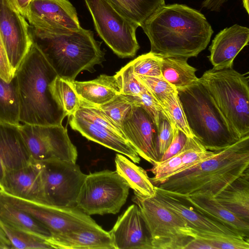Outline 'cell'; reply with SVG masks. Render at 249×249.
Here are the masks:
<instances>
[{
  "label": "cell",
  "mask_w": 249,
  "mask_h": 249,
  "mask_svg": "<svg viewBox=\"0 0 249 249\" xmlns=\"http://www.w3.org/2000/svg\"><path fill=\"white\" fill-rule=\"evenodd\" d=\"M141 27L150 41V52L161 57H196L213 33L202 14L179 4H165Z\"/></svg>",
  "instance_id": "1"
},
{
  "label": "cell",
  "mask_w": 249,
  "mask_h": 249,
  "mask_svg": "<svg viewBox=\"0 0 249 249\" xmlns=\"http://www.w3.org/2000/svg\"><path fill=\"white\" fill-rule=\"evenodd\" d=\"M15 75L20 122L37 125H62L67 115L50 89L58 75L33 42Z\"/></svg>",
  "instance_id": "2"
},
{
  "label": "cell",
  "mask_w": 249,
  "mask_h": 249,
  "mask_svg": "<svg viewBox=\"0 0 249 249\" xmlns=\"http://www.w3.org/2000/svg\"><path fill=\"white\" fill-rule=\"evenodd\" d=\"M249 169V135L156 187L175 196L210 192L214 196Z\"/></svg>",
  "instance_id": "3"
},
{
  "label": "cell",
  "mask_w": 249,
  "mask_h": 249,
  "mask_svg": "<svg viewBox=\"0 0 249 249\" xmlns=\"http://www.w3.org/2000/svg\"><path fill=\"white\" fill-rule=\"evenodd\" d=\"M29 33L58 76L69 82L75 81L82 71H91L104 60V53L89 30L81 27L67 33H54L30 25Z\"/></svg>",
  "instance_id": "4"
},
{
  "label": "cell",
  "mask_w": 249,
  "mask_h": 249,
  "mask_svg": "<svg viewBox=\"0 0 249 249\" xmlns=\"http://www.w3.org/2000/svg\"><path fill=\"white\" fill-rule=\"evenodd\" d=\"M177 90L192 133L207 150L218 152L240 139L199 81Z\"/></svg>",
  "instance_id": "5"
},
{
  "label": "cell",
  "mask_w": 249,
  "mask_h": 249,
  "mask_svg": "<svg viewBox=\"0 0 249 249\" xmlns=\"http://www.w3.org/2000/svg\"><path fill=\"white\" fill-rule=\"evenodd\" d=\"M234 133L249 135L248 76L232 68L205 71L198 78Z\"/></svg>",
  "instance_id": "6"
},
{
  "label": "cell",
  "mask_w": 249,
  "mask_h": 249,
  "mask_svg": "<svg viewBox=\"0 0 249 249\" xmlns=\"http://www.w3.org/2000/svg\"><path fill=\"white\" fill-rule=\"evenodd\" d=\"M132 200L140 210L152 249H184L193 238L189 236L191 227L187 223L155 197L134 193Z\"/></svg>",
  "instance_id": "7"
},
{
  "label": "cell",
  "mask_w": 249,
  "mask_h": 249,
  "mask_svg": "<svg viewBox=\"0 0 249 249\" xmlns=\"http://www.w3.org/2000/svg\"><path fill=\"white\" fill-rule=\"evenodd\" d=\"M129 188L116 171L90 173L82 184L76 207L89 215L116 214L125 204Z\"/></svg>",
  "instance_id": "8"
},
{
  "label": "cell",
  "mask_w": 249,
  "mask_h": 249,
  "mask_svg": "<svg viewBox=\"0 0 249 249\" xmlns=\"http://www.w3.org/2000/svg\"><path fill=\"white\" fill-rule=\"evenodd\" d=\"M95 29L118 56H134L140 46L136 32L138 24L116 9L108 0H85Z\"/></svg>",
  "instance_id": "9"
},
{
  "label": "cell",
  "mask_w": 249,
  "mask_h": 249,
  "mask_svg": "<svg viewBox=\"0 0 249 249\" xmlns=\"http://www.w3.org/2000/svg\"><path fill=\"white\" fill-rule=\"evenodd\" d=\"M1 195L9 203L39 221L51 235L82 229H102L90 215L77 207H60L26 200L9 195Z\"/></svg>",
  "instance_id": "10"
},
{
  "label": "cell",
  "mask_w": 249,
  "mask_h": 249,
  "mask_svg": "<svg viewBox=\"0 0 249 249\" xmlns=\"http://www.w3.org/2000/svg\"><path fill=\"white\" fill-rule=\"evenodd\" d=\"M18 128L33 160H60L76 162L77 148L62 124L37 125L24 124Z\"/></svg>",
  "instance_id": "11"
},
{
  "label": "cell",
  "mask_w": 249,
  "mask_h": 249,
  "mask_svg": "<svg viewBox=\"0 0 249 249\" xmlns=\"http://www.w3.org/2000/svg\"><path fill=\"white\" fill-rule=\"evenodd\" d=\"M46 204L76 207V200L86 175L76 162L60 160L39 161Z\"/></svg>",
  "instance_id": "12"
},
{
  "label": "cell",
  "mask_w": 249,
  "mask_h": 249,
  "mask_svg": "<svg viewBox=\"0 0 249 249\" xmlns=\"http://www.w3.org/2000/svg\"><path fill=\"white\" fill-rule=\"evenodd\" d=\"M29 26L11 0H0V35L14 74L33 43Z\"/></svg>",
  "instance_id": "13"
},
{
  "label": "cell",
  "mask_w": 249,
  "mask_h": 249,
  "mask_svg": "<svg viewBox=\"0 0 249 249\" xmlns=\"http://www.w3.org/2000/svg\"><path fill=\"white\" fill-rule=\"evenodd\" d=\"M26 18L31 26L48 32L67 33L81 28L76 10L69 0H32Z\"/></svg>",
  "instance_id": "14"
},
{
  "label": "cell",
  "mask_w": 249,
  "mask_h": 249,
  "mask_svg": "<svg viewBox=\"0 0 249 249\" xmlns=\"http://www.w3.org/2000/svg\"><path fill=\"white\" fill-rule=\"evenodd\" d=\"M126 140L140 157L153 165L159 161L157 149V128L145 110L140 106L133 105L122 126Z\"/></svg>",
  "instance_id": "15"
},
{
  "label": "cell",
  "mask_w": 249,
  "mask_h": 249,
  "mask_svg": "<svg viewBox=\"0 0 249 249\" xmlns=\"http://www.w3.org/2000/svg\"><path fill=\"white\" fill-rule=\"evenodd\" d=\"M0 188L13 196L46 204L42 165L39 161L33 160L24 167L7 172Z\"/></svg>",
  "instance_id": "16"
},
{
  "label": "cell",
  "mask_w": 249,
  "mask_h": 249,
  "mask_svg": "<svg viewBox=\"0 0 249 249\" xmlns=\"http://www.w3.org/2000/svg\"><path fill=\"white\" fill-rule=\"evenodd\" d=\"M115 249H152L138 206H129L108 231Z\"/></svg>",
  "instance_id": "17"
},
{
  "label": "cell",
  "mask_w": 249,
  "mask_h": 249,
  "mask_svg": "<svg viewBox=\"0 0 249 249\" xmlns=\"http://www.w3.org/2000/svg\"><path fill=\"white\" fill-rule=\"evenodd\" d=\"M71 128L88 140L127 157L135 163L141 158L132 145L120 133L103 125L88 120L74 113L70 116Z\"/></svg>",
  "instance_id": "18"
},
{
  "label": "cell",
  "mask_w": 249,
  "mask_h": 249,
  "mask_svg": "<svg viewBox=\"0 0 249 249\" xmlns=\"http://www.w3.org/2000/svg\"><path fill=\"white\" fill-rule=\"evenodd\" d=\"M249 29L234 24L219 32L209 47L210 61L216 70L232 68L239 52L248 45Z\"/></svg>",
  "instance_id": "19"
},
{
  "label": "cell",
  "mask_w": 249,
  "mask_h": 249,
  "mask_svg": "<svg viewBox=\"0 0 249 249\" xmlns=\"http://www.w3.org/2000/svg\"><path fill=\"white\" fill-rule=\"evenodd\" d=\"M177 197L186 201L199 213L230 228L249 239V222L228 210L215 198L212 193L205 192Z\"/></svg>",
  "instance_id": "20"
},
{
  "label": "cell",
  "mask_w": 249,
  "mask_h": 249,
  "mask_svg": "<svg viewBox=\"0 0 249 249\" xmlns=\"http://www.w3.org/2000/svg\"><path fill=\"white\" fill-rule=\"evenodd\" d=\"M155 198L181 217L192 228L230 236H242L235 231L199 213L180 198L158 187L155 186Z\"/></svg>",
  "instance_id": "21"
},
{
  "label": "cell",
  "mask_w": 249,
  "mask_h": 249,
  "mask_svg": "<svg viewBox=\"0 0 249 249\" xmlns=\"http://www.w3.org/2000/svg\"><path fill=\"white\" fill-rule=\"evenodd\" d=\"M32 160L18 126L0 124V187L7 172Z\"/></svg>",
  "instance_id": "22"
},
{
  "label": "cell",
  "mask_w": 249,
  "mask_h": 249,
  "mask_svg": "<svg viewBox=\"0 0 249 249\" xmlns=\"http://www.w3.org/2000/svg\"><path fill=\"white\" fill-rule=\"evenodd\" d=\"M53 249H115L108 231L82 229L52 235L47 240Z\"/></svg>",
  "instance_id": "23"
},
{
  "label": "cell",
  "mask_w": 249,
  "mask_h": 249,
  "mask_svg": "<svg viewBox=\"0 0 249 249\" xmlns=\"http://www.w3.org/2000/svg\"><path fill=\"white\" fill-rule=\"evenodd\" d=\"M80 101L94 106L104 105L121 93L120 80L114 75L101 74L87 81L71 82Z\"/></svg>",
  "instance_id": "24"
},
{
  "label": "cell",
  "mask_w": 249,
  "mask_h": 249,
  "mask_svg": "<svg viewBox=\"0 0 249 249\" xmlns=\"http://www.w3.org/2000/svg\"><path fill=\"white\" fill-rule=\"evenodd\" d=\"M0 222L11 229L36 236L46 241L51 236L49 230L39 221L7 202L1 192Z\"/></svg>",
  "instance_id": "25"
},
{
  "label": "cell",
  "mask_w": 249,
  "mask_h": 249,
  "mask_svg": "<svg viewBox=\"0 0 249 249\" xmlns=\"http://www.w3.org/2000/svg\"><path fill=\"white\" fill-rule=\"evenodd\" d=\"M215 198L230 211L249 222V169Z\"/></svg>",
  "instance_id": "26"
},
{
  "label": "cell",
  "mask_w": 249,
  "mask_h": 249,
  "mask_svg": "<svg viewBox=\"0 0 249 249\" xmlns=\"http://www.w3.org/2000/svg\"><path fill=\"white\" fill-rule=\"evenodd\" d=\"M115 162L116 172L133 190L134 193L146 197L155 196V186L145 170L120 153L116 155Z\"/></svg>",
  "instance_id": "27"
},
{
  "label": "cell",
  "mask_w": 249,
  "mask_h": 249,
  "mask_svg": "<svg viewBox=\"0 0 249 249\" xmlns=\"http://www.w3.org/2000/svg\"><path fill=\"white\" fill-rule=\"evenodd\" d=\"M187 58L162 57L161 62L162 77L177 90L189 87L198 81L197 70L190 65Z\"/></svg>",
  "instance_id": "28"
},
{
  "label": "cell",
  "mask_w": 249,
  "mask_h": 249,
  "mask_svg": "<svg viewBox=\"0 0 249 249\" xmlns=\"http://www.w3.org/2000/svg\"><path fill=\"white\" fill-rule=\"evenodd\" d=\"M19 100L16 75L10 82L0 77V124L19 126Z\"/></svg>",
  "instance_id": "29"
},
{
  "label": "cell",
  "mask_w": 249,
  "mask_h": 249,
  "mask_svg": "<svg viewBox=\"0 0 249 249\" xmlns=\"http://www.w3.org/2000/svg\"><path fill=\"white\" fill-rule=\"evenodd\" d=\"M123 15L141 26L160 7L164 0H108Z\"/></svg>",
  "instance_id": "30"
},
{
  "label": "cell",
  "mask_w": 249,
  "mask_h": 249,
  "mask_svg": "<svg viewBox=\"0 0 249 249\" xmlns=\"http://www.w3.org/2000/svg\"><path fill=\"white\" fill-rule=\"evenodd\" d=\"M50 89L53 98L67 116L73 114L80 106V100L71 82L57 76Z\"/></svg>",
  "instance_id": "31"
},
{
  "label": "cell",
  "mask_w": 249,
  "mask_h": 249,
  "mask_svg": "<svg viewBox=\"0 0 249 249\" xmlns=\"http://www.w3.org/2000/svg\"><path fill=\"white\" fill-rule=\"evenodd\" d=\"M189 236L201 239L214 249H249V239L242 236H233L190 228Z\"/></svg>",
  "instance_id": "32"
},
{
  "label": "cell",
  "mask_w": 249,
  "mask_h": 249,
  "mask_svg": "<svg viewBox=\"0 0 249 249\" xmlns=\"http://www.w3.org/2000/svg\"><path fill=\"white\" fill-rule=\"evenodd\" d=\"M181 165L175 175L196 166L213 157L216 152L207 150L194 136L187 137L186 143L181 149Z\"/></svg>",
  "instance_id": "33"
},
{
  "label": "cell",
  "mask_w": 249,
  "mask_h": 249,
  "mask_svg": "<svg viewBox=\"0 0 249 249\" xmlns=\"http://www.w3.org/2000/svg\"><path fill=\"white\" fill-rule=\"evenodd\" d=\"M172 127L183 132L187 137H194L179 100L178 91L167 97L160 102Z\"/></svg>",
  "instance_id": "34"
},
{
  "label": "cell",
  "mask_w": 249,
  "mask_h": 249,
  "mask_svg": "<svg viewBox=\"0 0 249 249\" xmlns=\"http://www.w3.org/2000/svg\"><path fill=\"white\" fill-rule=\"evenodd\" d=\"M133 105L124 94L120 93L111 101L98 107L122 130L123 122L131 110Z\"/></svg>",
  "instance_id": "35"
},
{
  "label": "cell",
  "mask_w": 249,
  "mask_h": 249,
  "mask_svg": "<svg viewBox=\"0 0 249 249\" xmlns=\"http://www.w3.org/2000/svg\"><path fill=\"white\" fill-rule=\"evenodd\" d=\"M0 225L10 242L11 249H53L51 245L43 239L13 230L0 222Z\"/></svg>",
  "instance_id": "36"
},
{
  "label": "cell",
  "mask_w": 249,
  "mask_h": 249,
  "mask_svg": "<svg viewBox=\"0 0 249 249\" xmlns=\"http://www.w3.org/2000/svg\"><path fill=\"white\" fill-rule=\"evenodd\" d=\"M124 95L133 105L140 106L145 110L152 118L157 129L162 120L166 119L169 122L160 103L144 86L142 91L138 96Z\"/></svg>",
  "instance_id": "37"
},
{
  "label": "cell",
  "mask_w": 249,
  "mask_h": 249,
  "mask_svg": "<svg viewBox=\"0 0 249 249\" xmlns=\"http://www.w3.org/2000/svg\"><path fill=\"white\" fill-rule=\"evenodd\" d=\"M181 165V151L167 160L155 162L153 167L149 169L154 175L153 177L150 178L151 182L155 186L162 184L176 173Z\"/></svg>",
  "instance_id": "38"
},
{
  "label": "cell",
  "mask_w": 249,
  "mask_h": 249,
  "mask_svg": "<svg viewBox=\"0 0 249 249\" xmlns=\"http://www.w3.org/2000/svg\"><path fill=\"white\" fill-rule=\"evenodd\" d=\"M162 57L151 52L141 55L131 61L136 75L162 77L161 62Z\"/></svg>",
  "instance_id": "39"
},
{
  "label": "cell",
  "mask_w": 249,
  "mask_h": 249,
  "mask_svg": "<svg viewBox=\"0 0 249 249\" xmlns=\"http://www.w3.org/2000/svg\"><path fill=\"white\" fill-rule=\"evenodd\" d=\"M136 77L160 103L169 95L177 91L162 77H157L142 75H136Z\"/></svg>",
  "instance_id": "40"
},
{
  "label": "cell",
  "mask_w": 249,
  "mask_h": 249,
  "mask_svg": "<svg viewBox=\"0 0 249 249\" xmlns=\"http://www.w3.org/2000/svg\"><path fill=\"white\" fill-rule=\"evenodd\" d=\"M121 85V93L138 96L142 90L143 86L136 78L131 62L127 64L116 73Z\"/></svg>",
  "instance_id": "41"
},
{
  "label": "cell",
  "mask_w": 249,
  "mask_h": 249,
  "mask_svg": "<svg viewBox=\"0 0 249 249\" xmlns=\"http://www.w3.org/2000/svg\"><path fill=\"white\" fill-rule=\"evenodd\" d=\"M173 136V127L166 119L160 122L157 129V149L160 158L170 144Z\"/></svg>",
  "instance_id": "42"
},
{
  "label": "cell",
  "mask_w": 249,
  "mask_h": 249,
  "mask_svg": "<svg viewBox=\"0 0 249 249\" xmlns=\"http://www.w3.org/2000/svg\"><path fill=\"white\" fill-rule=\"evenodd\" d=\"M187 140V136L177 128H173V136L172 142L165 152L159 161L167 160L179 153L183 148Z\"/></svg>",
  "instance_id": "43"
},
{
  "label": "cell",
  "mask_w": 249,
  "mask_h": 249,
  "mask_svg": "<svg viewBox=\"0 0 249 249\" xmlns=\"http://www.w3.org/2000/svg\"><path fill=\"white\" fill-rule=\"evenodd\" d=\"M15 75L11 68L0 35V77L8 82L12 80Z\"/></svg>",
  "instance_id": "44"
},
{
  "label": "cell",
  "mask_w": 249,
  "mask_h": 249,
  "mask_svg": "<svg viewBox=\"0 0 249 249\" xmlns=\"http://www.w3.org/2000/svg\"><path fill=\"white\" fill-rule=\"evenodd\" d=\"M184 249H214V248L201 239L193 238L185 246Z\"/></svg>",
  "instance_id": "45"
},
{
  "label": "cell",
  "mask_w": 249,
  "mask_h": 249,
  "mask_svg": "<svg viewBox=\"0 0 249 249\" xmlns=\"http://www.w3.org/2000/svg\"><path fill=\"white\" fill-rule=\"evenodd\" d=\"M228 0H204L202 6L211 11H218Z\"/></svg>",
  "instance_id": "46"
},
{
  "label": "cell",
  "mask_w": 249,
  "mask_h": 249,
  "mask_svg": "<svg viewBox=\"0 0 249 249\" xmlns=\"http://www.w3.org/2000/svg\"><path fill=\"white\" fill-rule=\"evenodd\" d=\"M32 0H11L18 12L25 18L28 7Z\"/></svg>",
  "instance_id": "47"
},
{
  "label": "cell",
  "mask_w": 249,
  "mask_h": 249,
  "mask_svg": "<svg viewBox=\"0 0 249 249\" xmlns=\"http://www.w3.org/2000/svg\"><path fill=\"white\" fill-rule=\"evenodd\" d=\"M1 191V189L0 187V194ZM0 242L5 245L7 249H11V245L10 241L7 238L5 232L3 230L0 225Z\"/></svg>",
  "instance_id": "48"
},
{
  "label": "cell",
  "mask_w": 249,
  "mask_h": 249,
  "mask_svg": "<svg viewBox=\"0 0 249 249\" xmlns=\"http://www.w3.org/2000/svg\"><path fill=\"white\" fill-rule=\"evenodd\" d=\"M243 6L245 8L247 12L249 13V0H242Z\"/></svg>",
  "instance_id": "49"
},
{
  "label": "cell",
  "mask_w": 249,
  "mask_h": 249,
  "mask_svg": "<svg viewBox=\"0 0 249 249\" xmlns=\"http://www.w3.org/2000/svg\"><path fill=\"white\" fill-rule=\"evenodd\" d=\"M0 249H7V247L0 242Z\"/></svg>",
  "instance_id": "50"
}]
</instances>
